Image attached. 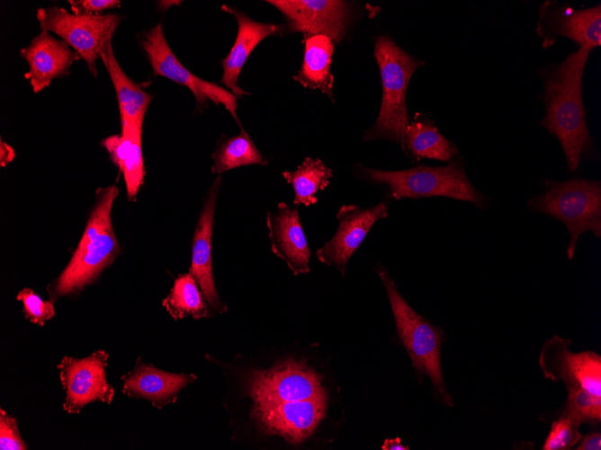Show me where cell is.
Listing matches in <instances>:
<instances>
[{"mask_svg": "<svg viewBox=\"0 0 601 450\" xmlns=\"http://www.w3.org/2000/svg\"><path fill=\"white\" fill-rule=\"evenodd\" d=\"M283 176L292 186V203L309 207L317 203V192L329 184L333 172L320 159L306 157L295 171H285Z\"/></svg>", "mask_w": 601, "mask_h": 450, "instance_id": "cell-24", "label": "cell"}, {"mask_svg": "<svg viewBox=\"0 0 601 450\" xmlns=\"http://www.w3.org/2000/svg\"><path fill=\"white\" fill-rule=\"evenodd\" d=\"M527 207L532 212L552 216L566 225L570 235L567 248L570 260L581 234L589 231L597 238L601 236V184L597 181L547 180L544 190L530 199Z\"/></svg>", "mask_w": 601, "mask_h": 450, "instance_id": "cell-6", "label": "cell"}, {"mask_svg": "<svg viewBox=\"0 0 601 450\" xmlns=\"http://www.w3.org/2000/svg\"><path fill=\"white\" fill-rule=\"evenodd\" d=\"M220 184L221 176L218 175L207 191L193 233L189 269L212 315L228 311V305L220 299L216 288L211 257L214 216Z\"/></svg>", "mask_w": 601, "mask_h": 450, "instance_id": "cell-14", "label": "cell"}, {"mask_svg": "<svg viewBox=\"0 0 601 450\" xmlns=\"http://www.w3.org/2000/svg\"><path fill=\"white\" fill-rule=\"evenodd\" d=\"M36 17L41 31H52L66 41L96 77V61L112 42L123 19L118 13L75 14L58 6L39 8Z\"/></svg>", "mask_w": 601, "mask_h": 450, "instance_id": "cell-7", "label": "cell"}, {"mask_svg": "<svg viewBox=\"0 0 601 450\" xmlns=\"http://www.w3.org/2000/svg\"><path fill=\"white\" fill-rule=\"evenodd\" d=\"M68 4L75 14H101L105 10L121 6L118 0H69Z\"/></svg>", "mask_w": 601, "mask_h": 450, "instance_id": "cell-30", "label": "cell"}, {"mask_svg": "<svg viewBox=\"0 0 601 450\" xmlns=\"http://www.w3.org/2000/svg\"><path fill=\"white\" fill-rule=\"evenodd\" d=\"M221 8L232 14L238 22V33L234 44L221 62L223 66L221 83L230 89L236 97H242L249 94L238 84L243 66L253 49L265 38L281 32L283 26L256 22L241 11L227 5Z\"/></svg>", "mask_w": 601, "mask_h": 450, "instance_id": "cell-18", "label": "cell"}, {"mask_svg": "<svg viewBox=\"0 0 601 450\" xmlns=\"http://www.w3.org/2000/svg\"><path fill=\"white\" fill-rule=\"evenodd\" d=\"M29 66L24 74L36 93L49 86L54 79L69 74L70 67L81 57L66 41L41 31L20 50Z\"/></svg>", "mask_w": 601, "mask_h": 450, "instance_id": "cell-15", "label": "cell"}, {"mask_svg": "<svg viewBox=\"0 0 601 450\" xmlns=\"http://www.w3.org/2000/svg\"><path fill=\"white\" fill-rule=\"evenodd\" d=\"M14 150L7 143L1 140L0 142V165L6 166L14 158Z\"/></svg>", "mask_w": 601, "mask_h": 450, "instance_id": "cell-32", "label": "cell"}, {"mask_svg": "<svg viewBox=\"0 0 601 450\" xmlns=\"http://www.w3.org/2000/svg\"><path fill=\"white\" fill-rule=\"evenodd\" d=\"M162 304L174 320L187 316L200 320L212 316L201 288L189 272L175 278Z\"/></svg>", "mask_w": 601, "mask_h": 450, "instance_id": "cell-23", "label": "cell"}, {"mask_svg": "<svg viewBox=\"0 0 601 450\" xmlns=\"http://www.w3.org/2000/svg\"><path fill=\"white\" fill-rule=\"evenodd\" d=\"M196 379L194 374L166 372L139 357L134 368L121 377L122 393L130 398L146 400L161 409L174 403L178 393Z\"/></svg>", "mask_w": 601, "mask_h": 450, "instance_id": "cell-17", "label": "cell"}, {"mask_svg": "<svg viewBox=\"0 0 601 450\" xmlns=\"http://www.w3.org/2000/svg\"><path fill=\"white\" fill-rule=\"evenodd\" d=\"M580 422L568 416L561 415L551 427L549 435L543 446V450H570L578 445L582 437L579 432Z\"/></svg>", "mask_w": 601, "mask_h": 450, "instance_id": "cell-27", "label": "cell"}, {"mask_svg": "<svg viewBox=\"0 0 601 450\" xmlns=\"http://www.w3.org/2000/svg\"><path fill=\"white\" fill-rule=\"evenodd\" d=\"M121 134L104 138L102 145L123 174L128 199L135 200L145 174L141 145L143 122L121 120Z\"/></svg>", "mask_w": 601, "mask_h": 450, "instance_id": "cell-19", "label": "cell"}, {"mask_svg": "<svg viewBox=\"0 0 601 450\" xmlns=\"http://www.w3.org/2000/svg\"><path fill=\"white\" fill-rule=\"evenodd\" d=\"M17 299L23 304V313L26 319L31 322L43 326L46 321L50 320L55 314L52 302L43 301L31 288L22 289Z\"/></svg>", "mask_w": 601, "mask_h": 450, "instance_id": "cell-28", "label": "cell"}, {"mask_svg": "<svg viewBox=\"0 0 601 450\" xmlns=\"http://www.w3.org/2000/svg\"><path fill=\"white\" fill-rule=\"evenodd\" d=\"M266 226L271 250L295 275L309 271L311 255L297 208L284 202L275 211H266Z\"/></svg>", "mask_w": 601, "mask_h": 450, "instance_id": "cell-16", "label": "cell"}, {"mask_svg": "<svg viewBox=\"0 0 601 450\" xmlns=\"http://www.w3.org/2000/svg\"><path fill=\"white\" fill-rule=\"evenodd\" d=\"M108 357V353L100 349L85 358H62L58 368L66 393L65 411L76 414L90 402L112 401L115 391L108 384L105 373Z\"/></svg>", "mask_w": 601, "mask_h": 450, "instance_id": "cell-10", "label": "cell"}, {"mask_svg": "<svg viewBox=\"0 0 601 450\" xmlns=\"http://www.w3.org/2000/svg\"><path fill=\"white\" fill-rule=\"evenodd\" d=\"M357 168L364 179L385 185L388 196L394 199L446 197L478 207L487 204V198L467 178L461 160L445 166L419 165L399 171H381L360 164Z\"/></svg>", "mask_w": 601, "mask_h": 450, "instance_id": "cell-4", "label": "cell"}, {"mask_svg": "<svg viewBox=\"0 0 601 450\" xmlns=\"http://www.w3.org/2000/svg\"><path fill=\"white\" fill-rule=\"evenodd\" d=\"M376 271L385 287L397 333L410 357L412 366L418 373L430 378L437 399L453 407V401L445 386L441 368L443 331L406 302L381 264L378 263Z\"/></svg>", "mask_w": 601, "mask_h": 450, "instance_id": "cell-3", "label": "cell"}, {"mask_svg": "<svg viewBox=\"0 0 601 450\" xmlns=\"http://www.w3.org/2000/svg\"><path fill=\"white\" fill-rule=\"evenodd\" d=\"M100 59L114 87L121 120L143 122L152 95L144 90V84L135 83L124 73L114 55L112 42L102 52Z\"/></svg>", "mask_w": 601, "mask_h": 450, "instance_id": "cell-20", "label": "cell"}, {"mask_svg": "<svg viewBox=\"0 0 601 450\" xmlns=\"http://www.w3.org/2000/svg\"><path fill=\"white\" fill-rule=\"evenodd\" d=\"M116 185L99 188L76 251L49 287L50 300L79 291L111 265L121 251L112 225L111 213L118 197Z\"/></svg>", "mask_w": 601, "mask_h": 450, "instance_id": "cell-2", "label": "cell"}, {"mask_svg": "<svg viewBox=\"0 0 601 450\" xmlns=\"http://www.w3.org/2000/svg\"><path fill=\"white\" fill-rule=\"evenodd\" d=\"M570 340L554 335L546 340L539 366L546 379L562 382L567 391L584 389L601 397V357L593 351L572 352Z\"/></svg>", "mask_w": 601, "mask_h": 450, "instance_id": "cell-9", "label": "cell"}, {"mask_svg": "<svg viewBox=\"0 0 601 450\" xmlns=\"http://www.w3.org/2000/svg\"><path fill=\"white\" fill-rule=\"evenodd\" d=\"M591 50L579 47L560 64L539 70L545 104L540 124L560 141L570 172L578 169L593 146L582 101L583 73Z\"/></svg>", "mask_w": 601, "mask_h": 450, "instance_id": "cell-1", "label": "cell"}, {"mask_svg": "<svg viewBox=\"0 0 601 450\" xmlns=\"http://www.w3.org/2000/svg\"><path fill=\"white\" fill-rule=\"evenodd\" d=\"M537 33L543 45L551 46L557 37L572 40L579 47L591 49L601 46V5L573 9L556 2L546 1L539 9Z\"/></svg>", "mask_w": 601, "mask_h": 450, "instance_id": "cell-12", "label": "cell"}, {"mask_svg": "<svg viewBox=\"0 0 601 450\" xmlns=\"http://www.w3.org/2000/svg\"><path fill=\"white\" fill-rule=\"evenodd\" d=\"M389 215L388 203L381 201L373 207L362 208L356 205H343L336 213L338 227L334 236L316 251L320 262L335 267L342 277L346 264L361 245L373 225Z\"/></svg>", "mask_w": 601, "mask_h": 450, "instance_id": "cell-11", "label": "cell"}, {"mask_svg": "<svg viewBox=\"0 0 601 450\" xmlns=\"http://www.w3.org/2000/svg\"><path fill=\"white\" fill-rule=\"evenodd\" d=\"M304 57L300 71L293 76L304 87L318 89L333 101L334 78L330 72L334 42L322 34L305 35Z\"/></svg>", "mask_w": 601, "mask_h": 450, "instance_id": "cell-21", "label": "cell"}, {"mask_svg": "<svg viewBox=\"0 0 601 450\" xmlns=\"http://www.w3.org/2000/svg\"><path fill=\"white\" fill-rule=\"evenodd\" d=\"M561 415L583 422H599L601 419V397L584 389L570 390Z\"/></svg>", "mask_w": 601, "mask_h": 450, "instance_id": "cell-26", "label": "cell"}, {"mask_svg": "<svg viewBox=\"0 0 601 450\" xmlns=\"http://www.w3.org/2000/svg\"><path fill=\"white\" fill-rule=\"evenodd\" d=\"M285 15L290 31L322 34L333 42L345 35L351 18L349 4L339 0H269Z\"/></svg>", "mask_w": 601, "mask_h": 450, "instance_id": "cell-13", "label": "cell"}, {"mask_svg": "<svg viewBox=\"0 0 601 450\" xmlns=\"http://www.w3.org/2000/svg\"><path fill=\"white\" fill-rule=\"evenodd\" d=\"M141 46L154 75H161L186 86L194 96L197 108H202L208 101L223 105L241 128L237 115V97L223 87L189 71L170 49L160 23L145 34Z\"/></svg>", "mask_w": 601, "mask_h": 450, "instance_id": "cell-8", "label": "cell"}, {"mask_svg": "<svg viewBox=\"0 0 601 450\" xmlns=\"http://www.w3.org/2000/svg\"><path fill=\"white\" fill-rule=\"evenodd\" d=\"M0 449L26 450L27 446L21 437L16 419L0 410Z\"/></svg>", "mask_w": 601, "mask_h": 450, "instance_id": "cell-29", "label": "cell"}, {"mask_svg": "<svg viewBox=\"0 0 601 450\" xmlns=\"http://www.w3.org/2000/svg\"><path fill=\"white\" fill-rule=\"evenodd\" d=\"M381 448L383 450H407L408 446L402 445L399 438L386 439Z\"/></svg>", "mask_w": 601, "mask_h": 450, "instance_id": "cell-33", "label": "cell"}, {"mask_svg": "<svg viewBox=\"0 0 601 450\" xmlns=\"http://www.w3.org/2000/svg\"><path fill=\"white\" fill-rule=\"evenodd\" d=\"M211 159V172L218 175L240 166L268 164L243 128L238 136L220 138Z\"/></svg>", "mask_w": 601, "mask_h": 450, "instance_id": "cell-25", "label": "cell"}, {"mask_svg": "<svg viewBox=\"0 0 601 450\" xmlns=\"http://www.w3.org/2000/svg\"><path fill=\"white\" fill-rule=\"evenodd\" d=\"M579 445L575 449L577 450H600L601 449V434L600 432H593L582 437Z\"/></svg>", "mask_w": 601, "mask_h": 450, "instance_id": "cell-31", "label": "cell"}, {"mask_svg": "<svg viewBox=\"0 0 601 450\" xmlns=\"http://www.w3.org/2000/svg\"><path fill=\"white\" fill-rule=\"evenodd\" d=\"M401 146L408 155L417 159L452 162L458 153L456 146L426 119H415L408 124Z\"/></svg>", "mask_w": 601, "mask_h": 450, "instance_id": "cell-22", "label": "cell"}, {"mask_svg": "<svg viewBox=\"0 0 601 450\" xmlns=\"http://www.w3.org/2000/svg\"><path fill=\"white\" fill-rule=\"evenodd\" d=\"M374 56L381 72L382 99L378 118L363 137L364 140L390 139L401 144L409 124L407 89L414 72L425 63L385 36L376 40Z\"/></svg>", "mask_w": 601, "mask_h": 450, "instance_id": "cell-5", "label": "cell"}]
</instances>
